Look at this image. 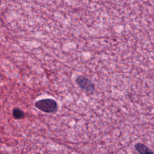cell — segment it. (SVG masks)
<instances>
[{"label":"cell","mask_w":154,"mask_h":154,"mask_svg":"<svg viewBox=\"0 0 154 154\" xmlns=\"http://www.w3.org/2000/svg\"><path fill=\"white\" fill-rule=\"evenodd\" d=\"M76 82L80 88L87 92H91L94 88V86L91 82L84 76L80 75L76 77Z\"/></svg>","instance_id":"cell-2"},{"label":"cell","mask_w":154,"mask_h":154,"mask_svg":"<svg viewBox=\"0 0 154 154\" xmlns=\"http://www.w3.org/2000/svg\"><path fill=\"white\" fill-rule=\"evenodd\" d=\"M36 107L45 112H52L57 109L56 102L51 99H44L38 100L35 103Z\"/></svg>","instance_id":"cell-1"},{"label":"cell","mask_w":154,"mask_h":154,"mask_svg":"<svg viewBox=\"0 0 154 154\" xmlns=\"http://www.w3.org/2000/svg\"><path fill=\"white\" fill-rule=\"evenodd\" d=\"M135 148L139 154H154V153L147 146L141 143L137 144L135 146Z\"/></svg>","instance_id":"cell-3"}]
</instances>
